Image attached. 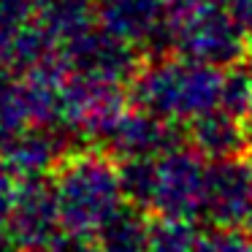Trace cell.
<instances>
[{
  "instance_id": "1",
  "label": "cell",
  "mask_w": 252,
  "mask_h": 252,
  "mask_svg": "<svg viewBox=\"0 0 252 252\" xmlns=\"http://www.w3.org/2000/svg\"><path fill=\"white\" fill-rule=\"evenodd\" d=\"M209 160L192 147L165 149L152 158H138L122 163L125 195L141 212L158 217L195 220L203 212Z\"/></svg>"
},
{
  "instance_id": "2",
  "label": "cell",
  "mask_w": 252,
  "mask_h": 252,
  "mask_svg": "<svg viewBox=\"0 0 252 252\" xmlns=\"http://www.w3.org/2000/svg\"><path fill=\"white\" fill-rule=\"evenodd\" d=\"M225 71L185 55H160L133 76V103L168 122H187L222 103Z\"/></svg>"
},
{
  "instance_id": "3",
  "label": "cell",
  "mask_w": 252,
  "mask_h": 252,
  "mask_svg": "<svg viewBox=\"0 0 252 252\" xmlns=\"http://www.w3.org/2000/svg\"><path fill=\"white\" fill-rule=\"evenodd\" d=\"M60 206L65 233L95 239L111 217L125 209V182L122 165L109 152H76L68 155L52 179Z\"/></svg>"
},
{
  "instance_id": "4",
  "label": "cell",
  "mask_w": 252,
  "mask_h": 252,
  "mask_svg": "<svg viewBox=\"0 0 252 252\" xmlns=\"http://www.w3.org/2000/svg\"><path fill=\"white\" fill-rule=\"evenodd\" d=\"M247 46L225 0H165V49L214 68H233Z\"/></svg>"
},
{
  "instance_id": "5",
  "label": "cell",
  "mask_w": 252,
  "mask_h": 252,
  "mask_svg": "<svg viewBox=\"0 0 252 252\" xmlns=\"http://www.w3.org/2000/svg\"><path fill=\"white\" fill-rule=\"evenodd\" d=\"M125 84L100 82V79L68 73L63 84L60 100V127L68 136H76L82 141H93L95 147L111 122L125 111Z\"/></svg>"
},
{
  "instance_id": "6",
  "label": "cell",
  "mask_w": 252,
  "mask_h": 252,
  "mask_svg": "<svg viewBox=\"0 0 252 252\" xmlns=\"http://www.w3.org/2000/svg\"><path fill=\"white\" fill-rule=\"evenodd\" d=\"M65 233L55 187L46 176L19 179L17 201L8 217V236L19 252H49Z\"/></svg>"
},
{
  "instance_id": "7",
  "label": "cell",
  "mask_w": 252,
  "mask_h": 252,
  "mask_svg": "<svg viewBox=\"0 0 252 252\" xmlns=\"http://www.w3.org/2000/svg\"><path fill=\"white\" fill-rule=\"evenodd\" d=\"M63 60L68 71L79 76L100 79V82H114V84H127L141 68L138 60V46L130 41L114 35L103 25H95L71 44L63 46Z\"/></svg>"
},
{
  "instance_id": "8",
  "label": "cell",
  "mask_w": 252,
  "mask_h": 252,
  "mask_svg": "<svg viewBox=\"0 0 252 252\" xmlns=\"http://www.w3.org/2000/svg\"><path fill=\"white\" fill-rule=\"evenodd\" d=\"M252 206V160H209L203 187V217L214 228H236L247 222Z\"/></svg>"
},
{
  "instance_id": "9",
  "label": "cell",
  "mask_w": 252,
  "mask_h": 252,
  "mask_svg": "<svg viewBox=\"0 0 252 252\" xmlns=\"http://www.w3.org/2000/svg\"><path fill=\"white\" fill-rule=\"evenodd\" d=\"M176 125L141 106H125L120 117L111 122L106 136L100 138L98 147L109 152L114 160H138V158H152L165 149L176 147Z\"/></svg>"
},
{
  "instance_id": "10",
  "label": "cell",
  "mask_w": 252,
  "mask_h": 252,
  "mask_svg": "<svg viewBox=\"0 0 252 252\" xmlns=\"http://www.w3.org/2000/svg\"><path fill=\"white\" fill-rule=\"evenodd\" d=\"M68 133L57 125H28L0 147V163L17 179H41L68 158Z\"/></svg>"
},
{
  "instance_id": "11",
  "label": "cell",
  "mask_w": 252,
  "mask_h": 252,
  "mask_svg": "<svg viewBox=\"0 0 252 252\" xmlns=\"http://www.w3.org/2000/svg\"><path fill=\"white\" fill-rule=\"evenodd\" d=\"M98 22L133 46L165 49V0H98Z\"/></svg>"
},
{
  "instance_id": "12",
  "label": "cell",
  "mask_w": 252,
  "mask_h": 252,
  "mask_svg": "<svg viewBox=\"0 0 252 252\" xmlns=\"http://www.w3.org/2000/svg\"><path fill=\"white\" fill-rule=\"evenodd\" d=\"M187 136H190V147L198 149L206 160L233 158V155L244 152L241 117L230 114L222 106L195 117L187 127Z\"/></svg>"
},
{
  "instance_id": "13",
  "label": "cell",
  "mask_w": 252,
  "mask_h": 252,
  "mask_svg": "<svg viewBox=\"0 0 252 252\" xmlns=\"http://www.w3.org/2000/svg\"><path fill=\"white\" fill-rule=\"evenodd\" d=\"M35 22L65 46L98 25V0H35Z\"/></svg>"
},
{
  "instance_id": "14",
  "label": "cell",
  "mask_w": 252,
  "mask_h": 252,
  "mask_svg": "<svg viewBox=\"0 0 252 252\" xmlns=\"http://www.w3.org/2000/svg\"><path fill=\"white\" fill-rule=\"evenodd\" d=\"M98 252H147L149 247V222L141 209H122L111 217L95 236Z\"/></svg>"
},
{
  "instance_id": "15",
  "label": "cell",
  "mask_w": 252,
  "mask_h": 252,
  "mask_svg": "<svg viewBox=\"0 0 252 252\" xmlns=\"http://www.w3.org/2000/svg\"><path fill=\"white\" fill-rule=\"evenodd\" d=\"M203 233L192 220L158 217L149 222V247L147 252H198Z\"/></svg>"
},
{
  "instance_id": "16",
  "label": "cell",
  "mask_w": 252,
  "mask_h": 252,
  "mask_svg": "<svg viewBox=\"0 0 252 252\" xmlns=\"http://www.w3.org/2000/svg\"><path fill=\"white\" fill-rule=\"evenodd\" d=\"M222 109L241 117L252 109V73L247 68H228L225 71V87H222Z\"/></svg>"
},
{
  "instance_id": "17",
  "label": "cell",
  "mask_w": 252,
  "mask_h": 252,
  "mask_svg": "<svg viewBox=\"0 0 252 252\" xmlns=\"http://www.w3.org/2000/svg\"><path fill=\"white\" fill-rule=\"evenodd\" d=\"M198 252H252V233H241L236 228H214L203 233Z\"/></svg>"
},
{
  "instance_id": "18",
  "label": "cell",
  "mask_w": 252,
  "mask_h": 252,
  "mask_svg": "<svg viewBox=\"0 0 252 252\" xmlns=\"http://www.w3.org/2000/svg\"><path fill=\"white\" fill-rule=\"evenodd\" d=\"M35 19V0H0V38Z\"/></svg>"
},
{
  "instance_id": "19",
  "label": "cell",
  "mask_w": 252,
  "mask_h": 252,
  "mask_svg": "<svg viewBox=\"0 0 252 252\" xmlns=\"http://www.w3.org/2000/svg\"><path fill=\"white\" fill-rule=\"evenodd\" d=\"M19 179L0 163V230H8V217H11L14 201H17Z\"/></svg>"
},
{
  "instance_id": "20",
  "label": "cell",
  "mask_w": 252,
  "mask_h": 252,
  "mask_svg": "<svg viewBox=\"0 0 252 252\" xmlns=\"http://www.w3.org/2000/svg\"><path fill=\"white\" fill-rule=\"evenodd\" d=\"M225 6H228L230 17L236 19L239 30L244 33L247 44L252 46V0H225Z\"/></svg>"
},
{
  "instance_id": "21",
  "label": "cell",
  "mask_w": 252,
  "mask_h": 252,
  "mask_svg": "<svg viewBox=\"0 0 252 252\" xmlns=\"http://www.w3.org/2000/svg\"><path fill=\"white\" fill-rule=\"evenodd\" d=\"M49 252H98L95 247V239H87V236H73V233H63L60 241L52 247Z\"/></svg>"
},
{
  "instance_id": "22",
  "label": "cell",
  "mask_w": 252,
  "mask_h": 252,
  "mask_svg": "<svg viewBox=\"0 0 252 252\" xmlns=\"http://www.w3.org/2000/svg\"><path fill=\"white\" fill-rule=\"evenodd\" d=\"M241 130H244V155L247 160H252V109L241 120Z\"/></svg>"
},
{
  "instance_id": "23",
  "label": "cell",
  "mask_w": 252,
  "mask_h": 252,
  "mask_svg": "<svg viewBox=\"0 0 252 252\" xmlns=\"http://www.w3.org/2000/svg\"><path fill=\"white\" fill-rule=\"evenodd\" d=\"M244 225H247V230L252 233V206H250V214H247V222Z\"/></svg>"
},
{
  "instance_id": "24",
  "label": "cell",
  "mask_w": 252,
  "mask_h": 252,
  "mask_svg": "<svg viewBox=\"0 0 252 252\" xmlns=\"http://www.w3.org/2000/svg\"><path fill=\"white\" fill-rule=\"evenodd\" d=\"M247 71H250V73H252V60H250V65H247Z\"/></svg>"
},
{
  "instance_id": "25",
  "label": "cell",
  "mask_w": 252,
  "mask_h": 252,
  "mask_svg": "<svg viewBox=\"0 0 252 252\" xmlns=\"http://www.w3.org/2000/svg\"><path fill=\"white\" fill-rule=\"evenodd\" d=\"M3 71H6V68H3V63H0V73H3Z\"/></svg>"
},
{
  "instance_id": "26",
  "label": "cell",
  "mask_w": 252,
  "mask_h": 252,
  "mask_svg": "<svg viewBox=\"0 0 252 252\" xmlns=\"http://www.w3.org/2000/svg\"><path fill=\"white\" fill-rule=\"evenodd\" d=\"M0 147H3V138H0Z\"/></svg>"
}]
</instances>
